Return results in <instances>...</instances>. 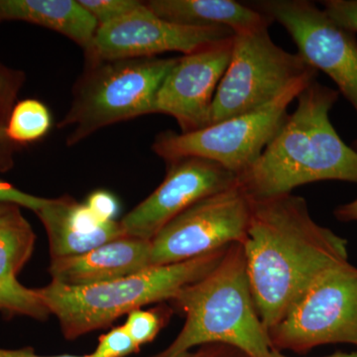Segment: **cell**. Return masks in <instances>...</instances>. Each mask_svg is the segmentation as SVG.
I'll list each match as a JSON object with an SVG mask.
<instances>
[{
  "label": "cell",
  "instance_id": "obj_20",
  "mask_svg": "<svg viewBox=\"0 0 357 357\" xmlns=\"http://www.w3.org/2000/svg\"><path fill=\"white\" fill-rule=\"evenodd\" d=\"M24 81L22 70L0 63V172H7L14 165V153L17 146L7 137L6 128Z\"/></svg>",
  "mask_w": 357,
  "mask_h": 357
},
{
  "label": "cell",
  "instance_id": "obj_7",
  "mask_svg": "<svg viewBox=\"0 0 357 357\" xmlns=\"http://www.w3.org/2000/svg\"><path fill=\"white\" fill-rule=\"evenodd\" d=\"M268 28L234 34L229 66L211 107V124L260 109L301 77L318 74L299 54L276 45Z\"/></svg>",
  "mask_w": 357,
  "mask_h": 357
},
{
  "label": "cell",
  "instance_id": "obj_12",
  "mask_svg": "<svg viewBox=\"0 0 357 357\" xmlns=\"http://www.w3.org/2000/svg\"><path fill=\"white\" fill-rule=\"evenodd\" d=\"M166 163L163 182L121 220L126 236L151 241L192 204L237 184L236 174L211 160L183 157Z\"/></svg>",
  "mask_w": 357,
  "mask_h": 357
},
{
  "label": "cell",
  "instance_id": "obj_18",
  "mask_svg": "<svg viewBox=\"0 0 357 357\" xmlns=\"http://www.w3.org/2000/svg\"><path fill=\"white\" fill-rule=\"evenodd\" d=\"M34 231L15 204L0 203V279L17 280L31 257Z\"/></svg>",
  "mask_w": 357,
  "mask_h": 357
},
{
  "label": "cell",
  "instance_id": "obj_1",
  "mask_svg": "<svg viewBox=\"0 0 357 357\" xmlns=\"http://www.w3.org/2000/svg\"><path fill=\"white\" fill-rule=\"evenodd\" d=\"M256 309L267 332L326 269L349 261L347 241L314 222L304 198L251 199L243 243Z\"/></svg>",
  "mask_w": 357,
  "mask_h": 357
},
{
  "label": "cell",
  "instance_id": "obj_11",
  "mask_svg": "<svg viewBox=\"0 0 357 357\" xmlns=\"http://www.w3.org/2000/svg\"><path fill=\"white\" fill-rule=\"evenodd\" d=\"M225 27H191L159 17L145 1L137 9L107 24L98 26L86 51V61L153 58L166 52L194 53L234 36Z\"/></svg>",
  "mask_w": 357,
  "mask_h": 357
},
{
  "label": "cell",
  "instance_id": "obj_9",
  "mask_svg": "<svg viewBox=\"0 0 357 357\" xmlns=\"http://www.w3.org/2000/svg\"><path fill=\"white\" fill-rule=\"evenodd\" d=\"M251 199L232 185L192 204L151 241V266L173 264L243 243L250 222Z\"/></svg>",
  "mask_w": 357,
  "mask_h": 357
},
{
  "label": "cell",
  "instance_id": "obj_4",
  "mask_svg": "<svg viewBox=\"0 0 357 357\" xmlns=\"http://www.w3.org/2000/svg\"><path fill=\"white\" fill-rule=\"evenodd\" d=\"M227 248L185 261L150 266L107 283L70 287L52 281L37 290L57 317L65 337L75 340L145 305L172 301L183 289L213 271Z\"/></svg>",
  "mask_w": 357,
  "mask_h": 357
},
{
  "label": "cell",
  "instance_id": "obj_2",
  "mask_svg": "<svg viewBox=\"0 0 357 357\" xmlns=\"http://www.w3.org/2000/svg\"><path fill=\"white\" fill-rule=\"evenodd\" d=\"M338 91L316 79L301 91L297 107L253 165L237 177L250 199L291 194L319 181L357 184V151L347 146L330 119Z\"/></svg>",
  "mask_w": 357,
  "mask_h": 357
},
{
  "label": "cell",
  "instance_id": "obj_26",
  "mask_svg": "<svg viewBox=\"0 0 357 357\" xmlns=\"http://www.w3.org/2000/svg\"><path fill=\"white\" fill-rule=\"evenodd\" d=\"M50 199L39 198L20 191L17 188L0 178V203L15 204L36 213L49 203Z\"/></svg>",
  "mask_w": 357,
  "mask_h": 357
},
{
  "label": "cell",
  "instance_id": "obj_14",
  "mask_svg": "<svg viewBox=\"0 0 357 357\" xmlns=\"http://www.w3.org/2000/svg\"><path fill=\"white\" fill-rule=\"evenodd\" d=\"M151 241L124 236L84 255L53 258V282L70 287L98 285L123 278L151 266Z\"/></svg>",
  "mask_w": 357,
  "mask_h": 357
},
{
  "label": "cell",
  "instance_id": "obj_15",
  "mask_svg": "<svg viewBox=\"0 0 357 357\" xmlns=\"http://www.w3.org/2000/svg\"><path fill=\"white\" fill-rule=\"evenodd\" d=\"M36 213L46 229L52 259L84 255L126 236L121 220L102 222L69 196L50 199Z\"/></svg>",
  "mask_w": 357,
  "mask_h": 357
},
{
  "label": "cell",
  "instance_id": "obj_25",
  "mask_svg": "<svg viewBox=\"0 0 357 357\" xmlns=\"http://www.w3.org/2000/svg\"><path fill=\"white\" fill-rule=\"evenodd\" d=\"M324 11L331 20L354 34L357 33V0H326Z\"/></svg>",
  "mask_w": 357,
  "mask_h": 357
},
{
  "label": "cell",
  "instance_id": "obj_24",
  "mask_svg": "<svg viewBox=\"0 0 357 357\" xmlns=\"http://www.w3.org/2000/svg\"><path fill=\"white\" fill-rule=\"evenodd\" d=\"M139 347L134 342L132 338L123 326L112 328L107 335H102L98 347L91 357H124L137 351Z\"/></svg>",
  "mask_w": 357,
  "mask_h": 357
},
{
  "label": "cell",
  "instance_id": "obj_16",
  "mask_svg": "<svg viewBox=\"0 0 357 357\" xmlns=\"http://www.w3.org/2000/svg\"><path fill=\"white\" fill-rule=\"evenodd\" d=\"M145 4L159 17L191 27H225L241 33L271 24L255 7L234 0H150Z\"/></svg>",
  "mask_w": 357,
  "mask_h": 357
},
{
  "label": "cell",
  "instance_id": "obj_27",
  "mask_svg": "<svg viewBox=\"0 0 357 357\" xmlns=\"http://www.w3.org/2000/svg\"><path fill=\"white\" fill-rule=\"evenodd\" d=\"M86 206L102 222L115 220L119 204L114 195L105 191L93 192L86 199Z\"/></svg>",
  "mask_w": 357,
  "mask_h": 357
},
{
  "label": "cell",
  "instance_id": "obj_19",
  "mask_svg": "<svg viewBox=\"0 0 357 357\" xmlns=\"http://www.w3.org/2000/svg\"><path fill=\"white\" fill-rule=\"evenodd\" d=\"M51 126L48 107L40 100L27 98L14 105L7 123V137L16 146L28 144L45 137Z\"/></svg>",
  "mask_w": 357,
  "mask_h": 357
},
{
  "label": "cell",
  "instance_id": "obj_23",
  "mask_svg": "<svg viewBox=\"0 0 357 357\" xmlns=\"http://www.w3.org/2000/svg\"><path fill=\"white\" fill-rule=\"evenodd\" d=\"M98 26L107 24L128 15L143 3L138 0H79Z\"/></svg>",
  "mask_w": 357,
  "mask_h": 357
},
{
  "label": "cell",
  "instance_id": "obj_29",
  "mask_svg": "<svg viewBox=\"0 0 357 357\" xmlns=\"http://www.w3.org/2000/svg\"><path fill=\"white\" fill-rule=\"evenodd\" d=\"M335 217L340 222H357V199L337 206L335 210Z\"/></svg>",
  "mask_w": 357,
  "mask_h": 357
},
{
  "label": "cell",
  "instance_id": "obj_22",
  "mask_svg": "<svg viewBox=\"0 0 357 357\" xmlns=\"http://www.w3.org/2000/svg\"><path fill=\"white\" fill-rule=\"evenodd\" d=\"M169 316L168 311L160 310L137 309L129 312L128 321L124 328L138 347L152 342L165 323V317Z\"/></svg>",
  "mask_w": 357,
  "mask_h": 357
},
{
  "label": "cell",
  "instance_id": "obj_31",
  "mask_svg": "<svg viewBox=\"0 0 357 357\" xmlns=\"http://www.w3.org/2000/svg\"><path fill=\"white\" fill-rule=\"evenodd\" d=\"M270 357H289L286 356L285 354H282L281 351L273 349L272 351L271 356ZM324 357H357V349L356 351L352 352H337V354H333L332 356H324Z\"/></svg>",
  "mask_w": 357,
  "mask_h": 357
},
{
  "label": "cell",
  "instance_id": "obj_3",
  "mask_svg": "<svg viewBox=\"0 0 357 357\" xmlns=\"http://www.w3.org/2000/svg\"><path fill=\"white\" fill-rule=\"evenodd\" d=\"M185 325L159 357H178L199 345L229 344L250 357H270L272 347L258 314L243 244L229 246L213 271L183 289L172 300Z\"/></svg>",
  "mask_w": 357,
  "mask_h": 357
},
{
  "label": "cell",
  "instance_id": "obj_6",
  "mask_svg": "<svg viewBox=\"0 0 357 357\" xmlns=\"http://www.w3.org/2000/svg\"><path fill=\"white\" fill-rule=\"evenodd\" d=\"M317 74L301 77L273 102L189 133L164 131L152 144L157 156L171 161L183 157L211 160L238 177L253 165L280 130L287 110Z\"/></svg>",
  "mask_w": 357,
  "mask_h": 357
},
{
  "label": "cell",
  "instance_id": "obj_5",
  "mask_svg": "<svg viewBox=\"0 0 357 357\" xmlns=\"http://www.w3.org/2000/svg\"><path fill=\"white\" fill-rule=\"evenodd\" d=\"M178 58L84 61L73 86L72 102L59 128H72V147L100 129L153 114L160 86Z\"/></svg>",
  "mask_w": 357,
  "mask_h": 357
},
{
  "label": "cell",
  "instance_id": "obj_28",
  "mask_svg": "<svg viewBox=\"0 0 357 357\" xmlns=\"http://www.w3.org/2000/svg\"><path fill=\"white\" fill-rule=\"evenodd\" d=\"M213 349L211 351L204 354H191V357H250L245 352L231 345L213 344Z\"/></svg>",
  "mask_w": 357,
  "mask_h": 357
},
{
  "label": "cell",
  "instance_id": "obj_13",
  "mask_svg": "<svg viewBox=\"0 0 357 357\" xmlns=\"http://www.w3.org/2000/svg\"><path fill=\"white\" fill-rule=\"evenodd\" d=\"M232 39L178 58L157 93L153 114L173 117L181 133L210 126L215 93L231 56Z\"/></svg>",
  "mask_w": 357,
  "mask_h": 357
},
{
  "label": "cell",
  "instance_id": "obj_21",
  "mask_svg": "<svg viewBox=\"0 0 357 357\" xmlns=\"http://www.w3.org/2000/svg\"><path fill=\"white\" fill-rule=\"evenodd\" d=\"M0 312L9 316H26L45 321L51 312L40 295L17 280L0 279Z\"/></svg>",
  "mask_w": 357,
  "mask_h": 357
},
{
  "label": "cell",
  "instance_id": "obj_17",
  "mask_svg": "<svg viewBox=\"0 0 357 357\" xmlns=\"http://www.w3.org/2000/svg\"><path fill=\"white\" fill-rule=\"evenodd\" d=\"M23 21L60 33L84 52L93 42L98 23L79 0H0V22Z\"/></svg>",
  "mask_w": 357,
  "mask_h": 357
},
{
  "label": "cell",
  "instance_id": "obj_10",
  "mask_svg": "<svg viewBox=\"0 0 357 357\" xmlns=\"http://www.w3.org/2000/svg\"><path fill=\"white\" fill-rule=\"evenodd\" d=\"M270 21L283 26L301 57L337 84L357 114V40L324 9L307 0H267L255 4ZM357 151V138L354 141Z\"/></svg>",
  "mask_w": 357,
  "mask_h": 357
},
{
  "label": "cell",
  "instance_id": "obj_8",
  "mask_svg": "<svg viewBox=\"0 0 357 357\" xmlns=\"http://www.w3.org/2000/svg\"><path fill=\"white\" fill-rule=\"evenodd\" d=\"M268 335L279 351L306 352L330 344L357 347V268L345 261L326 269Z\"/></svg>",
  "mask_w": 357,
  "mask_h": 357
},
{
  "label": "cell",
  "instance_id": "obj_30",
  "mask_svg": "<svg viewBox=\"0 0 357 357\" xmlns=\"http://www.w3.org/2000/svg\"><path fill=\"white\" fill-rule=\"evenodd\" d=\"M0 357H91V356H44L35 354L34 351L30 347H26L23 349H17V351H8V349H0Z\"/></svg>",
  "mask_w": 357,
  "mask_h": 357
}]
</instances>
